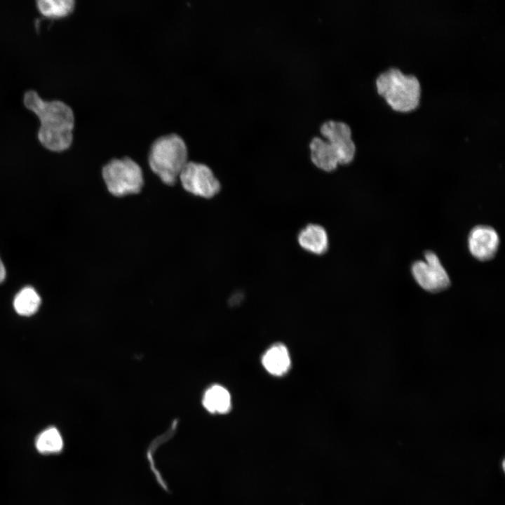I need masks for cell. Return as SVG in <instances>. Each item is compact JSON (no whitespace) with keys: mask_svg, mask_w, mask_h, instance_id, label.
<instances>
[{"mask_svg":"<svg viewBox=\"0 0 505 505\" xmlns=\"http://www.w3.org/2000/svg\"><path fill=\"white\" fill-rule=\"evenodd\" d=\"M411 271L418 285L428 292H440L450 285L449 275L434 252L426 251L424 260L412 264Z\"/></svg>","mask_w":505,"mask_h":505,"instance_id":"obj_6","label":"cell"},{"mask_svg":"<svg viewBox=\"0 0 505 505\" xmlns=\"http://www.w3.org/2000/svg\"><path fill=\"white\" fill-rule=\"evenodd\" d=\"M320 132L333 147L339 164L346 165L352 162L356 147L352 138L351 128L347 123L328 120L321 124Z\"/></svg>","mask_w":505,"mask_h":505,"instance_id":"obj_7","label":"cell"},{"mask_svg":"<svg viewBox=\"0 0 505 505\" xmlns=\"http://www.w3.org/2000/svg\"><path fill=\"white\" fill-rule=\"evenodd\" d=\"M178 179L185 191L205 198L215 196L221 187L210 167L194 161L187 163Z\"/></svg>","mask_w":505,"mask_h":505,"instance_id":"obj_5","label":"cell"},{"mask_svg":"<svg viewBox=\"0 0 505 505\" xmlns=\"http://www.w3.org/2000/svg\"><path fill=\"white\" fill-rule=\"evenodd\" d=\"M310 157L312 163L325 172L335 170L339 165L332 145L320 137H314L309 143Z\"/></svg>","mask_w":505,"mask_h":505,"instance_id":"obj_10","label":"cell"},{"mask_svg":"<svg viewBox=\"0 0 505 505\" xmlns=\"http://www.w3.org/2000/svg\"><path fill=\"white\" fill-rule=\"evenodd\" d=\"M500 240L497 231L488 225H478L469 232L468 248L471 255L480 261H487L497 253Z\"/></svg>","mask_w":505,"mask_h":505,"instance_id":"obj_8","label":"cell"},{"mask_svg":"<svg viewBox=\"0 0 505 505\" xmlns=\"http://www.w3.org/2000/svg\"><path fill=\"white\" fill-rule=\"evenodd\" d=\"M375 86L377 93L395 112L407 113L419 106L422 84L415 74L391 67L376 76Z\"/></svg>","mask_w":505,"mask_h":505,"instance_id":"obj_2","label":"cell"},{"mask_svg":"<svg viewBox=\"0 0 505 505\" xmlns=\"http://www.w3.org/2000/svg\"><path fill=\"white\" fill-rule=\"evenodd\" d=\"M39 11L45 17L60 18L69 15L74 9V0H38Z\"/></svg>","mask_w":505,"mask_h":505,"instance_id":"obj_15","label":"cell"},{"mask_svg":"<svg viewBox=\"0 0 505 505\" xmlns=\"http://www.w3.org/2000/svg\"><path fill=\"white\" fill-rule=\"evenodd\" d=\"M297 241L303 250L316 255L324 254L329 247L327 231L316 224H307L301 229L297 235Z\"/></svg>","mask_w":505,"mask_h":505,"instance_id":"obj_9","label":"cell"},{"mask_svg":"<svg viewBox=\"0 0 505 505\" xmlns=\"http://www.w3.org/2000/svg\"><path fill=\"white\" fill-rule=\"evenodd\" d=\"M63 439L60 431L55 427L42 431L36 438L35 447L43 454L59 453L63 448Z\"/></svg>","mask_w":505,"mask_h":505,"instance_id":"obj_14","label":"cell"},{"mask_svg":"<svg viewBox=\"0 0 505 505\" xmlns=\"http://www.w3.org/2000/svg\"><path fill=\"white\" fill-rule=\"evenodd\" d=\"M40 304V296L34 288L30 286H26L20 290L13 300L14 309L21 316H28L35 314Z\"/></svg>","mask_w":505,"mask_h":505,"instance_id":"obj_13","label":"cell"},{"mask_svg":"<svg viewBox=\"0 0 505 505\" xmlns=\"http://www.w3.org/2000/svg\"><path fill=\"white\" fill-rule=\"evenodd\" d=\"M6 277V269L2 261L0 259V283L3 282Z\"/></svg>","mask_w":505,"mask_h":505,"instance_id":"obj_16","label":"cell"},{"mask_svg":"<svg viewBox=\"0 0 505 505\" xmlns=\"http://www.w3.org/2000/svg\"><path fill=\"white\" fill-rule=\"evenodd\" d=\"M188 149L184 139L175 133L157 137L148 154L151 170L167 185H173L188 162Z\"/></svg>","mask_w":505,"mask_h":505,"instance_id":"obj_3","label":"cell"},{"mask_svg":"<svg viewBox=\"0 0 505 505\" xmlns=\"http://www.w3.org/2000/svg\"><path fill=\"white\" fill-rule=\"evenodd\" d=\"M23 103L39 119L37 136L44 147L62 152L71 146L75 117L67 104L58 100H43L34 90L25 93Z\"/></svg>","mask_w":505,"mask_h":505,"instance_id":"obj_1","label":"cell"},{"mask_svg":"<svg viewBox=\"0 0 505 505\" xmlns=\"http://www.w3.org/2000/svg\"><path fill=\"white\" fill-rule=\"evenodd\" d=\"M102 174L107 190L115 196L137 194L144 184L141 167L130 157L111 159Z\"/></svg>","mask_w":505,"mask_h":505,"instance_id":"obj_4","label":"cell"},{"mask_svg":"<svg viewBox=\"0 0 505 505\" xmlns=\"http://www.w3.org/2000/svg\"><path fill=\"white\" fill-rule=\"evenodd\" d=\"M502 468H503V470H504V460H503V462H502Z\"/></svg>","mask_w":505,"mask_h":505,"instance_id":"obj_17","label":"cell"},{"mask_svg":"<svg viewBox=\"0 0 505 505\" xmlns=\"http://www.w3.org/2000/svg\"><path fill=\"white\" fill-rule=\"evenodd\" d=\"M202 403L210 413L226 414L231 409V396L224 387L215 384L205 391Z\"/></svg>","mask_w":505,"mask_h":505,"instance_id":"obj_12","label":"cell"},{"mask_svg":"<svg viewBox=\"0 0 505 505\" xmlns=\"http://www.w3.org/2000/svg\"><path fill=\"white\" fill-rule=\"evenodd\" d=\"M262 365L271 375L281 376L290 367V357L286 346L278 343L271 346L263 355Z\"/></svg>","mask_w":505,"mask_h":505,"instance_id":"obj_11","label":"cell"}]
</instances>
